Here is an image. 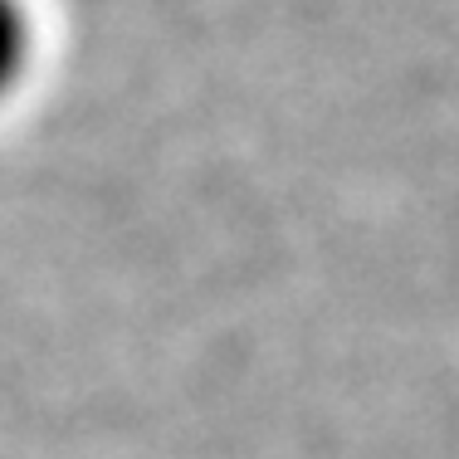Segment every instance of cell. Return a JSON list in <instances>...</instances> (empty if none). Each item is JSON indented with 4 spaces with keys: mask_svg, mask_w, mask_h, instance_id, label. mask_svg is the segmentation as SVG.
<instances>
[{
    "mask_svg": "<svg viewBox=\"0 0 459 459\" xmlns=\"http://www.w3.org/2000/svg\"><path fill=\"white\" fill-rule=\"evenodd\" d=\"M30 59V25L15 0H0V93L15 89L20 69Z\"/></svg>",
    "mask_w": 459,
    "mask_h": 459,
    "instance_id": "6da1fadb",
    "label": "cell"
}]
</instances>
